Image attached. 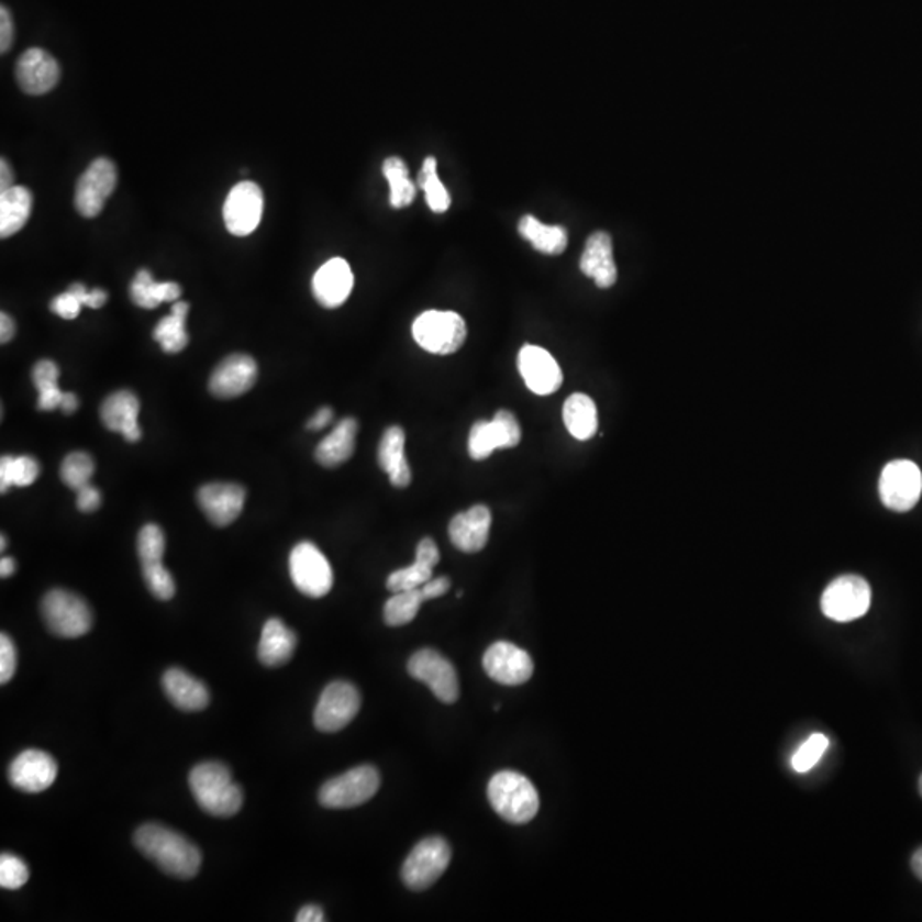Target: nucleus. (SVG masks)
<instances>
[{
  "mask_svg": "<svg viewBox=\"0 0 922 922\" xmlns=\"http://www.w3.org/2000/svg\"><path fill=\"white\" fill-rule=\"evenodd\" d=\"M58 376L60 369L54 360L43 359L35 364L31 378L38 390V410L52 412L60 409L64 391L58 388Z\"/></svg>",
  "mask_w": 922,
  "mask_h": 922,
  "instance_id": "f704fd0d",
  "label": "nucleus"
},
{
  "mask_svg": "<svg viewBox=\"0 0 922 922\" xmlns=\"http://www.w3.org/2000/svg\"><path fill=\"white\" fill-rule=\"evenodd\" d=\"M15 570V560L12 557H2L0 560V576L2 578H11L14 575Z\"/></svg>",
  "mask_w": 922,
  "mask_h": 922,
  "instance_id": "052dcab7",
  "label": "nucleus"
},
{
  "mask_svg": "<svg viewBox=\"0 0 922 922\" xmlns=\"http://www.w3.org/2000/svg\"><path fill=\"white\" fill-rule=\"evenodd\" d=\"M88 292L85 284H73L66 292H62L57 298H54V301L51 303V310L57 316L64 318V320H76L79 313H81V308L86 307Z\"/></svg>",
  "mask_w": 922,
  "mask_h": 922,
  "instance_id": "c03bdc74",
  "label": "nucleus"
},
{
  "mask_svg": "<svg viewBox=\"0 0 922 922\" xmlns=\"http://www.w3.org/2000/svg\"><path fill=\"white\" fill-rule=\"evenodd\" d=\"M409 675L422 681L444 704H455L459 697L455 666L434 649H421L409 659Z\"/></svg>",
  "mask_w": 922,
  "mask_h": 922,
  "instance_id": "ddd939ff",
  "label": "nucleus"
},
{
  "mask_svg": "<svg viewBox=\"0 0 922 922\" xmlns=\"http://www.w3.org/2000/svg\"><path fill=\"white\" fill-rule=\"evenodd\" d=\"M353 268L344 258H332L318 268L313 277V295L318 303L333 310L342 307L353 292Z\"/></svg>",
  "mask_w": 922,
  "mask_h": 922,
  "instance_id": "412c9836",
  "label": "nucleus"
},
{
  "mask_svg": "<svg viewBox=\"0 0 922 922\" xmlns=\"http://www.w3.org/2000/svg\"><path fill=\"white\" fill-rule=\"evenodd\" d=\"M449 588H452V579L446 578V576L429 579L424 586H421L425 601L436 600V598L443 597V595L448 593Z\"/></svg>",
  "mask_w": 922,
  "mask_h": 922,
  "instance_id": "603ef678",
  "label": "nucleus"
},
{
  "mask_svg": "<svg viewBox=\"0 0 922 922\" xmlns=\"http://www.w3.org/2000/svg\"><path fill=\"white\" fill-rule=\"evenodd\" d=\"M823 615L835 622L862 619L871 606V588L862 576H841L829 585L822 597Z\"/></svg>",
  "mask_w": 922,
  "mask_h": 922,
  "instance_id": "1a4fd4ad",
  "label": "nucleus"
},
{
  "mask_svg": "<svg viewBox=\"0 0 922 922\" xmlns=\"http://www.w3.org/2000/svg\"><path fill=\"white\" fill-rule=\"evenodd\" d=\"M0 177H2L0 178V185H2V187H0V192H4V190H8V188L14 187V177H12V169L11 166H9V163L5 162V159H2V162H0Z\"/></svg>",
  "mask_w": 922,
  "mask_h": 922,
  "instance_id": "13d9d810",
  "label": "nucleus"
},
{
  "mask_svg": "<svg viewBox=\"0 0 922 922\" xmlns=\"http://www.w3.org/2000/svg\"><path fill=\"white\" fill-rule=\"evenodd\" d=\"M42 615L52 634L64 640H76L92 627V612L79 595L67 590H52L43 597Z\"/></svg>",
  "mask_w": 922,
  "mask_h": 922,
  "instance_id": "39448f33",
  "label": "nucleus"
},
{
  "mask_svg": "<svg viewBox=\"0 0 922 922\" xmlns=\"http://www.w3.org/2000/svg\"><path fill=\"white\" fill-rule=\"evenodd\" d=\"M5 544H8V540H5V536L2 535V545H0V548H2V551H4Z\"/></svg>",
  "mask_w": 922,
  "mask_h": 922,
  "instance_id": "e2e57ef3",
  "label": "nucleus"
},
{
  "mask_svg": "<svg viewBox=\"0 0 922 922\" xmlns=\"http://www.w3.org/2000/svg\"><path fill=\"white\" fill-rule=\"evenodd\" d=\"M258 366L246 354H233L222 359L209 379V390L218 399H236L252 390L257 381Z\"/></svg>",
  "mask_w": 922,
  "mask_h": 922,
  "instance_id": "f3484780",
  "label": "nucleus"
},
{
  "mask_svg": "<svg viewBox=\"0 0 922 922\" xmlns=\"http://www.w3.org/2000/svg\"><path fill=\"white\" fill-rule=\"evenodd\" d=\"M424 601L425 598L421 588L393 593V597L385 603V624L390 625V627H402V625L410 624L418 616Z\"/></svg>",
  "mask_w": 922,
  "mask_h": 922,
  "instance_id": "4c0bfd02",
  "label": "nucleus"
},
{
  "mask_svg": "<svg viewBox=\"0 0 922 922\" xmlns=\"http://www.w3.org/2000/svg\"><path fill=\"white\" fill-rule=\"evenodd\" d=\"M379 467L387 471L391 486L406 489L412 482V470L406 456V431L400 425H391L379 441Z\"/></svg>",
  "mask_w": 922,
  "mask_h": 922,
  "instance_id": "bb28decb",
  "label": "nucleus"
},
{
  "mask_svg": "<svg viewBox=\"0 0 922 922\" xmlns=\"http://www.w3.org/2000/svg\"><path fill=\"white\" fill-rule=\"evenodd\" d=\"M563 418L567 431L576 440L588 441L597 434L598 410L588 395H570L564 403Z\"/></svg>",
  "mask_w": 922,
  "mask_h": 922,
  "instance_id": "2f4dec72",
  "label": "nucleus"
},
{
  "mask_svg": "<svg viewBox=\"0 0 922 922\" xmlns=\"http://www.w3.org/2000/svg\"><path fill=\"white\" fill-rule=\"evenodd\" d=\"M92 474H95V462L88 453L74 452L62 462V482L76 492L91 482Z\"/></svg>",
  "mask_w": 922,
  "mask_h": 922,
  "instance_id": "a19ab883",
  "label": "nucleus"
},
{
  "mask_svg": "<svg viewBox=\"0 0 922 922\" xmlns=\"http://www.w3.org/2000/svg\"><path fill=\"white\" fill-rule=\"evenodd\" d=\"M384 175L390 185V203L395 209H403L418 196V187L409 177V166L400 157H388L384 163Z\"/></svg>",
  "mask_w": 922,
  "mask_h": 922,
  "instance_id": "c9c22d12",
  "label": "nucleus"
},
{
  "mask_svg": "<svg viewBox=\"0 0 922 922\" xmlns=\"http://www.w3.org/2000/svg\"><path fill=\"white\" fill-rule=\"evenodd\" d=\"M18 666V651L5 632L0 634V684L5 686L15 674Z\"/></svg>",
  "mask_w": 922,
  "mask_h": 922,
  "instance_id": "de8ad7c7",
  "label": "nucleus"
},
{
  "mask_svg": "<svg viewBox=\"0 0 922 922\" xmlns=\"http://www.w3.org/2000/svg\"><path fill=\"white\" fill-rule=\"evenodd\" d=\"M440 563V548L433 538H422L415 551V560L409 567L395 570L388 576L387 588L391 593L418 590L429 579H433V569Z\"/></svg>",
  "mask_w": 922,
  "mask_h": 922,
  "instance_id": "393cba45",
  "label": "nucleus"
},
{
  "mask_svg": "<svg viewBox=\"0 0 922 922\" xmlns=\"http://www.w3.org/2000/svg\"><path fill=\"white\" fill-rule=\"evenodd\" d=\"M919 792H921V797H922V774H921V777H919Z\"/></svg>",
  "mask_w": 922,
  "mask_h": 922,
  "instance_id": "0e129e2a",
  "label": "nucleus"
},
{
  "mask_svg": "<svg viewBox=\"0 0 922 922\" xmlns=\"http://www.w3.org/2000/svg\"><path fill=\"white\" fill-rule=\"evenodd\" d=\"M484 670L501 686H521L532 678L533 659L526 651L508 641H498L484 655Z\"/></svg>",
  "mask_w": 922,
  "mask_h": 922,
  "instance_id": "2eb2a0df",
  "label": "nucleus"
},
{
  "mask_svg": "<svg viewBox=\"0 0 922 922\" xmlns=\"http://www.w3.org/2000/svg\"><path fill=\"white\" fill-rule=\"evenodd\" d=\"M15 79L26 95L42 97L60 81V66L54 55L43 48H27L15 66Z\"/></svg>",
  "mask_w": 922,
  "mask_h": 922,
  "instance_id": "6ab92c4d",
  "label": "nucleus"
},
{
  "mask_svg": "<svg viewBox=\"0 0 922 922\" xmlns=\"http://www.w3.org/2000/svg\"><path fill=\"white\" fill-rule=\"evenodd\" d=\"M190 304L177 301L171 313L163 318L154 329V341L162 345L166 354H178L188 345L187 316Z\"/></svg>",
  "mask_w": 922,
  "mask_h": 922,
  "instance_id": "72a5a7b5",
  "label": "nucleus"
},
{
  "mask_svg": "<svg viewBox=\"0 0 922 922\" xmlns=\"http://www.w3.org/2000/svg\"><path fill=\"white\" fill-rule=\"evenodd\" d=\"M12 42H14V23H12V15L5 5L0 8V52L11 51Z\"/></svg>",
  "mask_w": 922,
  "mask_h": 922,
  "instance_id": "3c124183",
  "label": "nucleus"
},
{
  "mask_svg": "<svg viewBox=\"0 0 922 922\" xmlns=\"http://www.w3.org/2000/svg\"><path fill=\"white\" fill-rule=\"evenodd\" d=\"M296 921L298 922H323L325 921V914H323L322 908H318V906H304L301 911L298 912L296 915Z\"/></svg>",
  "mask_w": 922,
  "mask_h": 922,
  "instance_id": "5fc2aeb1",
  "label": "nucleus"
},
{
  "mask_svg": "<svg viewBox=\"0 0 922 922\" xmlns=\"http://www.w3.org/2000/svg\"><path fill=\"white\" fill-rule=\"evenodd\" d=\"M116 181H119V173H116L115 163L108 157L95 159L77 181L76 199H74L77 212L82 218H97L115 190Z\"/></svg>",
  "mask_w": 922,
  "mask_h": 922,
  "instance_id": "f8f14e48",
  "label": "nucleus"
},
{
  "mask_svg": "<svg viewBox=\"0 0 922 922\" xmlns=\"http://www.w3.org/2000/svg\"><path fill=\"white\" fill-rule=\"evenodd\" d=\"M518 369L524 385L535 395L555 393L563 385V371L551 353L536 345H524L518 354Z\"/></svg>",
  "mask_w": 922,
  "mask_h": 922,
  "instance_id": "a211bd4d",
  "label": "nucleus"
},
{
  "mask_svg": "<svg viewBox=\"0 0 922 922\" xmlns=\"http://www.w3.org/2000/svg\"><path fill=\"white\" fill-rule=\"evenodd\" d=\"M333 419V410L330 407H322V409L318 410L314 413L313 418L308 421L307 427L310 431H322L323 427L332 422Z\"/></svg>",
  "mask_w": 922,
  "mask_h": 922,
  "instance_id": "864d4df0",
  "label": "nucleus"
},
{
  "mask_svg": "<svg viewBox=\"0 0 922 922\" xmlns=\"http://www.w3.org/2000/svg\"><path fill=\"white\" fill-rule=\"evenodd\" d=\"M413 341L424 351L449 356L467 341V323L455 311H424L412 325Z\"/></svg>",
  "mask_w": 922,
  "mask_h": 922,
  "instance_id": "20e7f679",
  "label": "nucleus"
},
{
  "mask_svg": "<svg viewBox=\"0 0 922 922\" xmlns=\"http://www.w3.org/2000/svg\"><path fill=\"white\" fill-rule=\"evenodd\" d=\"M289 573L296 588L307 597L323 598L332 590V566L323 552L311 542H301L292 548Z\"/></svg>",
  "mask_w": 922,
  "mask_h": 922,
  "instance_id": "6e6552de",
  "label": "nucleus"
},
{
  "mask_svg": "<svg viewBox=\"0 0 922 922\" xmlns=\"http://www.w3.org/2000/svg\"><path fill=\"white\" fill-rule=\"evenodd\" d=\"M826 748H829V738L825 735L815 733V735L810 736L807 742L801 743L800 748L792 755V769L797 773H808V770L813 769L825 754Z\"/></svg>",
  "mask_w": 922,
  "mask_h": 922,
  "instance_id": "37998d69",
  "label": "nucleus"
},
{
  "mask_svg": "<svg viewBox=\"0 0 922 922\" xmlns=\"http://www.w3.org/2000/svg\"><path fill=\"white\" fill-rule=\"evenodd\" d=\"M180 296V284L156 282L146 268L138 270L131 284L132 301L144 310H154L162 303H177Z\"/></svg>",
  "mask_w": 922,
  "mask_h": 922,
  "instance_id": "7c9ffc66",
  "label": "nucleus"
},
{
  "mask_svg": "<svg viewBox=\"0 0 922 922\" xmlns=\"http://www.w3.org/2000/svg\"><path fill=\"white\" fill-rule=\"evenodd\" d=\"M452 862V847L441 837L419 842L402 866V880L410 890L421 892L433 887Z\"/></svg>",
  "mask_w": 922,
  "mask_h": 922,
  "instance_id": "0eeeda50",
  "label": "nucleus"
},
{
  "mask_svg": "<svg viewBox=\"0 0 922 922\" xmlns=\"http://www.w3.org/2000/svg\"><path fill=\"white\" fill-rule=\"evenodd\" d=\"M518 231L536 252L545 255H560L567 248V231L563 226H548L533 215H524Z\"/></svg>",
  "mask_w": 922,
  "mask_h": 922,
  "instance_id": "473e14b6",
  "label": "nucleus"
},
{
  "mask_svg": "<svg viewBox=\"0 0 922 922\" xmlns=\"http://www.w3.org/2000/svg\"><path fill=\"white\" fill-rule=\"evenodd\" d=\"M418 184L422 192L425 193V202H427L431 211L437 212V214L448 211L449 205H452V196L437 177V163L433 156L425 157L424 165L419 173Z\"/></svg>",
  "mask_w": 922,
  "mask_h": 922,
  "instance_id": "58836bf2",
  "label": "nucleus"
},
{
  "mask_svg": "<svg viewBox=\"0 0 922 922\" xmlns=\"http://www.w3.org/2000/svg\"><path fill=\"white\" fill-rule=\"evenodd\" d=\"M15 333V323L8 313L0 314V342L8 344Z\"/></svg>",
  "mask_w": 922,
  "mask_h": 922,
  "instance_id": "6e6d98bb",
  "label": "nucleus"
},
{
  "mask_svg": "<svg viewBox=\"0 0 922 922\" xmlns=\"http://www.w3.org/2000/svg\"><path fill=\"white\" fill-rule=\"evenodd\" d=\"M496 449H506L504 437L498 422L495 419L475 422L468 436V455L480 462V459L489 458Z\"/></svg>",
  "mask_w": 922,
  "mask_h": 922,
  "instance_id": "ea45409f",
  "label": "nucleus"
},
{
  "mask_svg": "<svg viewBox=\"0 0 922 922\" xmlns=\"http://www.w3.org/2000/svg\"><path fill=\"white\" fill-rule=\"evenodd\" d=\"M166 551V538L157 524H146L138 532L137 554L141 563L144 560L163 559Z\"/></svg>",
  "mask_w": 922,
  "mask_h": 922,
  "instance_id": "49530a36",
  "label": "nucleus"
},
{
  "mask_svg": "<svg viewBox=\"0 0 922 922\" xmlns=\"http://www.w3.org/2000/svg\"><path fill=\"white\" fill-rule=\"evenodd\" d=\"M922 492V474L909 459L890 462L881 471L880 498L888 510L908 513L918 504Z\"/></svg>",
  "mask_w": 922,
  "mask_h": 922,
  "instance_id": "9d476101",
  "label": "nucleus"
},
{
  "mask_svg": "<svg viewBox=\"0 0 922 922\" xmlns=\"http://www.w3.org/2000/svg\"><path fill=\"white\" fill-rule=\"evenodd\" d=\"M360 709V693L353 684L332 681L314 708V726L323 733H335L353 723Z\"/></svg>",
  "mask_w": 922,
  "mask_h": 922,
  "instance_id": "9b49d317",
  "label": "nucleus"
},
{
  "mask_svg": "<svg viewBox=\"0 0 922 922\" xmlns=\"http://www.w3.org/2000/svg\"><path fill=\"white\" fill-rule=\"evenodd\" d=\"M911 866L915 877L922 881V847L915 851L914 856H912Z\"/></svg>",
  "mask_w": 922,
  "mask_h": 922,
  "instance_id": "680f3d73",
  "label": "nucleus"
},
{
  "mask_svg": "<svg viewBox=\"0 0 922 922\" xmlns=\"http://www.w3.org/2000/svg\"><path fill=\"white\" fill-rule=\"evenodd\" d=\"M487 797L501 819L523 825L538 813L540 798L529 777L514 770H502L490 779Z\"/></svg>",
  "mask_w": 922,
  "mask_h": 922,
  "instance_id": "7ed1b4c3",
  "label": "nucleus"
},
{
  "mask_svg": "<svg viewBox=\"0 0 922 922\" xmlns=\"http://www.w3.org/2000/svg\"><path fill=\"white\" fill-rule=\"evenodd\" d=\"M33 209V193L23 185L0 192V236L9 237L26 226Z\"/></svg>",
  "mask_w": 922,
  "mask_h": 922,
  "instance_id": "c756f323",
  "label": "nucleus"
},
{
  "mask_svg": "<svg viewBox=\"0 0 922 922\" xmlns=\"http://www.w3.org/2000/svg\"><path fill=\"white\" fill-rule=\"evenodd\" d=\"M264 215V192L253 181H240L231 188L222 218L234 236H248L257 230Z\"/></svg>",
  "mask_w": 922,
  "mask_h": 922,
  "instance_id": "4468645a",
  "label": "nucleus"
},
{
  "mask_svg": "<svg viewBox=\"0 0 922 922\" xmlns=\"http://www.w3.org/2000/svg\"><path fill=\"white\" fill-rule=\"evenodd\" d=\"M138 412L141 402L129 390L108 395L100 409L101 421L107 429H110L111 433L122 434L129 443H137L142 437Z\"/></svg>",
  "mask_w": 922,
  "mask_h": 922,
  "instance_id": "5701e85b",
  "label": "nucleus"
},
{
  "mask_svg": "<svg viewBox=\"0 0 922 922\" xmlns=\"http://www.w3.org/2000/svg\"><path fill=\"white\" fill-rule=\"evenodd\" d=\"M40 464L33 456H2L0 459V490L5 495L11 487H27L35 484Z\"/></svg>",
  "mask_w": 922,
  "mask_h": 922,
  "instance_id": "e433bc0d",
  "label": "nucleus"
},
{
  "mask_svg": "<svg viewBox=\"0 0 922 922\" xmlns=\"http://www.w3.org/2000/svg\"><path fill=\"white\" fill-rule=\"evenodd\" d=\"M381 779L373 766H359L342 776L333 777L320 789V803L332 810L356 808L371 800L378 792Z\"/></svg>",
  "mask_w": 922,
  "mask_h": 922,
  "instance_id": "423d86ee",
  "label": "nucleus"
},
{
  "mask_svg": "<svg viewBox=\"0 0 922 922\" xmlns=\"http://www.w3.org/2000/svg\"><path fill=\"white\" fill-rule=\"evenodd\" d=\"M77 409H79V400H77L76 395L70 393V391L64 393V400H62L60 406L62 412L67 413V415H70V413L76 412Z\"/></svg>",
  "mask_w": 922,
  "mask_h": 922,
  "instance_id": "bf43d9fd",
  "label": "nucleus"
},
{
  "mask_svg": "<svg viewBox=\"0 0 922 922\" xmlns=\"http://www.w3.org/2000/svg\"><path fill=\"white\" fill-rule=\"evenodd\" d=\"M107 291H103V289H92V291L88 292V299H86V307L92 308V310H100L101 307H104V303H107Z\"/></svg>",
  "mask_w": 922,
  "mask_h": 922,
  "instance_id": "4d7b16f0",
  "label": "nucleus"
},
{
  "mask_svg": "<svg viewBox=\"0 0 922 922\" xmlns=\"http://www.w3.org/2000/svg\"><path fill=\"white\" fill-rule=\"evenodd\" d=\"M357 431H359V424H357L356 419H342L332 433L322 443L318 444L316 452H314L318 464L326 468H335L345 464L356 449Z\"/></svg>",
  "mask_w": 922,
  "mask_h": 922,
  "instance_id": "c85d7f7f",
  "label": "nucleus"
},
{
  "mask_svg": "<svg viewBox=\"0 0 922 922\" xmlns=\"http://www.w3.org/2000/svg\"><path fill=\"white\" fill-rule=\"evenodd\" d=\"M492 514L484 504L471 506L470 510L456 514L449 523V540L458 551L475 554L489 542Z\"/></svg>",
  "mask_w": 922,
  "mask_h": 922,
  "instance_id": "4be33fe9",
  "label": "nucleus"
},
{
  "mask_svg": "<svg viewBox=\"0 0 922 922\" xmlns=\"http://www.w3.org/2000/svg\"><path fill=\"white\" fill-rule=\"evenodd\" d=\"M585 276L591 277L598 288L609 289L616 282V265L613 260V245L610 234L598 231L586 242L585 252L579 262Z\"/></svg>",
  "mask_w": 922,
  "mask_h": 922,
  "instance_id": "b1692460",
  "label": "nucleus"
},
{
  "mask_svg": "<svg viewBox=\"0 0 922 922\" xmlns=\"http://www.w3.org/2000/svg\"><path fill=\"white\" fill-rule=\"evenodd\" d=\"M141 564L142 578L146 581L151 593L163 601L171 600L177 591V585L171 573L163 566V559L144 560Z\"/></svg>",
  "mask_w": 922,
  "mask_h": 922,
  "instance_id": "79ce46f5",
  "label": "nucleus"
},
{
  "mask_svg": "<svg viewBox=\"0 0 922 922\" xmlns=\"http://www.w3.org/2000/svg\"><path fill=\"white\" fill-rule=\"evenodd\" d=\"M245 487L230 482H211L197 492L200 510L215 526H227L237 520L245 506Z\"/></svg>",
  "mask_w": 922,
  "mask_h": 922,
  "instance_id": "aec40b11",
  "label": "nucleus"
},
{
  "mask_svg": "<svg viewBox=\"0 0 922 922\" xmlns=\"http://www.w3.org/2000/svg\"><path fill=\"white\" fill-rule=\"evenodd\" d=\"M135 846L169 877H196L202 865V854L185 835L159 823H144L134 835Z\"/></svg>",
  "mask_w": 922,
  "mask_h": 922,
  "instance_id": "f257e3e1",
  "label": "nucleus"
},
{
  "mask_svg": "<svg viewBox=\"0 0 922 922\" xmlns=\"http://www.w3.org/2000/svg\"><path fill=\"white\" fill-rule=\"evenodd\" d=\"M58 764L43 751L21 752L9 766V781L24 792H43L57 779Z\"/></svg>",
  "mask_w": 922,
  "mask_h": 922,
  "instance_id": "dca6fc26",
  "label": "nucleus"
},
{
  "mask_svg": "<svg viewBox=\"0 0 922 922\" xmlns=\"http://www.w3.org/2000/svg\"><path fill=\"white\" fill-rule=\"evenodd\" d=\"M501 429L502 437H504V448H516L521 441V427L516 415L510 410H499L495 418Z\"/></svg>",
  "mask_w": 922,
  "mask_h": 922,
  "instance_id": "09e8293b",
  "label": "nucleus"
},
{
  "mask_svg": "<svg viewBox=\"0 0 922 922\" xmlns=\"http://www.w3.org/2000/svg\"><path fill=\"white\" fill-rule=\"evenodd\" d=\"M162 684L166 697L180 711H203L211 702V693L203 686V681L197 680L196 677L181 670V668H169L163 675Z\"/></svg>",
  "mask_w": 922,
  "mask_h": 922,
  "instance_id": "a878e982",
  "label": "nucleus"
},
{
  "mask_svg": "<svg viewBox=\"0 0 922 922\" xmlns=\"http://www.w3.org/2000/svg\"><path fill=\"white\" fill-rule=\"evenodd\" d=\"M30 880V868L21 857L11 853L0 856V887L18 890Z\"/></svg>",
  "mask_w": 922,
  "mask_h": 922,
  "instance_id": "a18cd8bd",
  "label": "nucleus"
},
{
  "mask_svg": "<svg viewBox=\"0 0 922 922\" xmlns=\"http://www.w3.org/2000/svg\"><path fill=\"white\" fill-rule=\"evenodd\" d=\"M296 646H298V637L288 625L284 624L282 620H267L262 629L260 643H258V659L262 665L270 666V668L286 665L295 655Z\"/></svg>",
  "mask_w": 922,
  "mask_h": 922,
  "instance_id": "cd10ccee",
  "label": "nucleus"
},
{
  "mask_svg": "<svg viewBox=\"0 0 922 922\" xmlns=\"http://www.w3.org/2000/svg\"><path fill=\"white\" fill-rule=\"evenodd\" d=\"M101 501H103V498H101L100 490L91 484L77 490V508L82 513H95V511L100 510Z\"/></svg>",
  "mask_w": 922,
  "mask_h": 922,
  "instance_id": "8fccbe9b",
  "label": "nucleus"
},
{
  "mask_svg": "<svg viewBox=\"0 0 922 922\" xmlns=\"http://www.w3.org/2000/svg\"><path fill=\"white\" fill-rule=\"evenodd\" d=\"M188 786L199 807L209 815L230 819L242 810V788L221 762H202L193 767Z\"/></svg>",
  "mask_w": 922,
  "mask_h": 922,
  "instance_id": "f03ea898",
  "label": "nucleus"
}]
</instances>
